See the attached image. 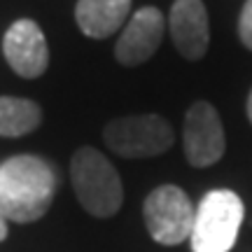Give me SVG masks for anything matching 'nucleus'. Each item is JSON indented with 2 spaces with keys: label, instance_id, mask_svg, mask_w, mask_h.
Returning <instances> with one entry per match:
<instances>
[{
  "label": "nucleus",
  "instance_id": "13",
  "mask_svg": "<svg viewBox=\"0 0 252 252\" xmlns=\"http://www.w3.org/2000/svg\"><path fill=\"white\" fill-rule=\"evenodd\" d=\"M5 238H7V220L0 215V243H2Z\"/></svg>",
  "mask_w": 252,
  "mask_h": 252
},
{
  "label": "nucleus",
  "instance_id": "1",
  "mask_svg": "<svg viewBox=\"0 0 252 252\" xmlns=\"http://www.w3.org/2000/svg\"><path fill=\"white\" fill-rule=\"evenodd\" d=\"M56 194V171L35 154H17L0 163V215L28 224L45 217Z\"/></svg>",
  "mask_w": 252,
  "mask_h": 252
},
{
  "label": "nucleus",
  "instance_id": "3",
  "mask_svg": "<svg viewBox=\"0 0 252 252\" xmlns=\"http://www.w3.org/2000/svg\"><path fill=\"white\" fill-rule=\"evenodd\" d=\"M245 206L231 189H213L201 198L189 243L194 252H229L238 241Z\"/></svg>",
  "mask_w": 252,
  "mask_h": 252
},
{
  "label": "nucleus",
  "instance_id": "8",
  "mask_svg": "<svg viewBox=\"0 0 252 252\" xmlns=\"http://www.w3.org/2000/svg\"><path fill=\"white\" fill-rule=\"evenodd\" d=\"M166 19L159 7H143L133 12L115 45V59L126 68H135L150 61L161 45Z\"/></svg>",
  "mask_w": 252,
  "mask_h": 252
},
{
  "label": "nucleus",
  "instance_id": "10",
  "mask_svg": "<svg viewBox=\"0 0 252 252\" xmlns=\"http://www.w3.org/2000/svg\"><path fill=\"white\" fill-rule=\"evenodd\" d=\"M131 0H77L75 21L87 37L103 40L126 24Z\"/></svg>",
  "mask_w": 252,
  "mask_h": 252
},
{
  "label": "nucleus",
  "instance_id": "9",
  "mask_svg": "<svg viewBox=\"0 0 252 252\" xmlns=\"http://www.w3.org/2000/svg\"><path fill=\"white\" fill-rule=\"evenodd\" d=\"M168 28L175 49L187 61L203 59L210 45L208 9L201 0H175L168 17Z\"/></svg>",
  "mask_w": 252,
  "mask_h": 252
},
{
  "label": "nucleus",
  "instance_id": "2",
  "mask_svg": "<svg viewBox=\"0 0 252 252\" xmlns=\"http://www.w3.org/2000/svg\"><path fill=\"white\" fill-rule=\"evenodd\" d=\"M77 201L91 217H112L124 203V187L117 168L96 147H80L70 161Z\"/></svg>",
  "mask_w": 252,
  "mask_h": 252
},
{
  "label": "nucleus",
  "instance_id": "4",
  "mask_svg": "<svg viewBox=\"0 0 252 252\" xmlns=\"http://www.w3.org/2000/svg\"><path fill=\"white\" fill-rule=\"evenodd\" d=\"M103 140L117 157L147 159L159 157L173 147V126L159 115H128L108 122Z\"/></svg>",
  "mask_w": 252,
  "mask_h": 252
},
{
  "label": "nucleus",
  "instance_id": "11",
  "mask_svg": "<svg viewBox=\"0 0 252 252\" xmlns=\"http://www.w3.org/2000/svg\"><path fill=\"white\" fill-rule=\"evenodd\" d=\"M42 122V110L35 100L0 96V135L2 138H21L33 133Z\"/></svg>",
  "mask_w": 252,
  "mask_h": 252
},
{
  "label": "nucleus",
  "instance_id": "6",
  "mask_svg": "<svg viewBox=\"0 0 252 252\" xmlns=\"http://www.w3.org/2000/svg\"><path fill=\"white\" fill-rule=\"evenodd\" d=\"M185 157L194 168H208L224 157L226 138L224 126L215 105L208 100H196L185 115Z\"/></svg>",
  "mask_w": 252,
  "mask_h": 252
},
{
  "label": "nucleus",
  "instance_id": "12",
  "mask_svg": "<svg viewBox=\"0 0 252 252\" xmlns=\"http://www.w3.org/2000/svg\"><path fill=\"white\" fill-rule=\"evenodd\" d=\"M238 37L252 52V0H248L243 5V9H241V17H238Z\"/></svg>",
  "mask_w": 252,
  "mask_h": 252
},
{
  "label": "nucleus",
  "instance_id": "14",
  "mask_svg": "<svg viewBox=\"0 0 252 252\" xmlns=\"http://www.w3.org/2000/svg\"><path fill=\"white\" fill-rule=\"evenodd\" d=\"M245 110H248V119H250V124H252V91H250V96H248V105H245Z\"/></svg>",
  "mask_w": 252,
  "mask_h": 252
},
{
  "label": "nucleus",
  "instance_id": "7",
  "mask_svg": "<svg viewBox=\"0 0 252 252\" xmlns=\"http://www.w3.org/2000/svg\"><path fill=\"white\" fill-rule=\"evenodd\" d=\"M2 54L19 77L35 80L49 65V47L45 33L33 19H19L2 37Z\"/></svg>",
  "mask_w": 252,
  "mask_h": 252
},
{
  "label": "nucleus",
  "instance_id": "5",
  "mask_svg": "<svg viewBox=\"0 0 252 252\" xmlns=\"http://www.w3.org/2000/svg\"><path fill=\"white\" fill-rule=\"evenodd\" d=\"M196 208L185 189L161 185L152 189L143 203L145 226L159 245H180L191 236Z\"/></svg>",
  "mask_w": 252,
  "mask_h": 252
}]
</instances>
